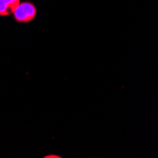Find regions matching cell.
<instances>
[{
  "mask_svg": "<svg viewBox=\"0 0 158 158\" xmlns=\"http://www.w3.org/2000/svg\"><path fill=\"white\" fill-rule=\"evenodd\" d=\"M13 16L15 20L19 23H27L32 21L36 14L37 10L35 6L31 2H23L19 3L15 10L13 11Z\"/></svg>",
  "mask_w": 158,
  "mask_h": 158,
  "instance_id": "cell-1",
  "label": "cell"
},
{
  "mask_svg": "<svg viewBox=\"0 0 158 158\" xmlns=\"http://www.w3.org/2000/svg\"><path fill=\"white\" fill-rule=\"evenodd\" d=\"M19 3L20 0H0V15L7 16L12 14Z\"/></svg>",
  "mask_w": 158,
  "mask_h": 158,
  "instance_id": "cell-2",
  "label": "cell"
},
{
  "mask_svg": "<svg viewBox=\"0 0 158 158\" xmlns=\"http://www.w3.org/2000/svg\"><path fill=\"white\" fill-rule=\"evenodd\" d=\"M45 157H46V158H49V157H52V158H53V157H54V158H60L61 156H59V155H52V154H51V155H47V156H45Z\"/></svg>",
  "mask_w": 158,
  "mask_h": 158,
  "instance_id": "cell-3",
  "label": "cell"
}]
</instances>
